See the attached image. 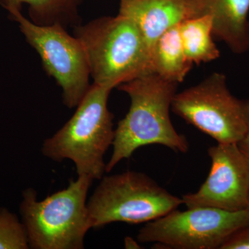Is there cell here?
Wrapping results in <instances>:
<instances>
[{
	"instance_id": "obj_1",
	"label": "cell",
	"mask_w": 249,
	"mask_h": 249,
	"mask_svg": "<svg viewBox=\"0 0 249 249\" xmlns=\"http://www.w3.org/2000/svg\"><path fill=\"white\" fill-rule=\"evenodd\" d=\"M178 85L155 73H147L118 87L128 95L130 107L115 129L112 155L106 164V173L142 146L158 144L175 152H188V140L177 132L170 117Z\"/></svg>"
},
{
	"instance_id": "obj_2",
	"label": "cell",
	"mask_w": 249,
	"mask_h": 249,
	"mask_svg": "<svg viewBox=\"0 0 249 249\" xmlns=\"http://www.w3.org/2000/svg\"><path fill=\"white\" fill-rule=\"evenodd\" d=\"M111 88L90 85L73 115L42 144V152L54 161H73L78 177L101 180L106 173L104 157L112 145L114 116L107 107Z\"/></svg>"
},
{
	"instance_id": "obj_3",
	"label": "cell",
	"mask_w": 249,
	"mask_h": 249,
	"mask_svg": "<svg viewBox=\"0 0 249 249\" xmlns=\"http://www.w3.org/2000/svg\"><path fill=\"white\" fill-rule=\"evenodd\" d=\"M93 84L114 89L150 73V51L128 18L103 16L75 27Z\"/></svg>"
},
{
	"instance_id": "obj_4",
	"label": "cell",
	"mask_w": 249,
	"mask_h": 249,
	"mask_svg": "<svg viewBox=\"0 0 249 249\" xmlns=\"http://www.w3.org/2000/svg\"><path fill=\"white\" fill-rule=\"evenodd\" d=\"M93 180L80 176L70 180L67 188L37 199V193H22L19 213L27 230L29 247L34 249H83L91 229L88 193Z\"/></svg>"
},
{
	"instance_id": "obj_5",
	"label": "cell",
	"mask_w": 249,
	"mask_h": 249,
	"mask_svg": "<svg viewBox=\"0 0 249 249\" xmlns=\"http://www.w3.org/2000/svg\"><path fill=\"white\" fill-rule=\"evenodd\" d=\"M183 204L142 173L106 175L88 201L91 229L113 222L140 224L165 215Z\"/></svg>"
},
{
	"instance_id": "obj_6",
	"label": "cell",
	"mask_w": 249,
	"mask_h": 249,
	"mask_svg": "<svg viewBox=\"0 0 249 249\" xmlns=\"http://www.w3.org/2000/svg\"><path fill=\"white\" fill-rule=\"evenodd\" d=\"M227 80L224 73H212L199 84L177 93L171 108L217 143L237 144L249 128V100L233 96Z\"/></svg>"
},
{
	"instance_id": "obj_7",
	"label": "cell",
	"mask_w": 249,
	"mask_h": 249,
	"mask_svg": "<svg viewBox=\"0 0 249 249\" xmlns=\"http://www.w3.org/2000/svg\"><path fill=\"white\" fill-rule=\"evenodd\" d=\"M249 226V211H229L209 207L174 210L146 223L139 242H155L165 249H217L237 231Z\"/></svg>"
},
{
	"instance_id": "obj_8",
	"label": "cell",
	"mask_w": 249,
	"mask_h": 249,
	"mask_svg": "<svg viewBox=\"0 0 249 249\" xmlns=\"http://www.w3.org/2000/svg\"><path fill=\"white\" fill-rule=\"evenodd\" d=\"M8 11L40 55L46 72L61 88L64 104L70 109L76 107L90 87L89 65L80 41L70 36L62 24L40 25L24 17L19 10Z\"/></svg>"
},
{
	"instance_id": "obj_9",
	"label": "cell",
	"mask_w": 249,
	"mask_h": 249,
	"mask_svg": "<svg viewBox=\"0 0 249 249\" xmlns=\"http://www.w3.org/2000/svg\"><path fill=\"white\" fill-rule=\"evenodd\" d=\"M209 176L196 193L182 196L189 208L209 207L229 211L247 209L249 198V164L236 143L210 147Z\"/></svg>"
},
{
	"instance_id": "obj_10",
	"label": "cell",
	"mask_w": 249,
	"mask_h": 249,
	"mask_svg": "<svg viewBox=\"0 0 249 249\" xmlns=\"http://www.w3.org/2000/svg\"><path fill=\"white\" fill-rule=\"evenodd\" d=\"M188 18L209 15L213 35L232 53L249 51V0H186Z\"/></svg>"
},
{
	"instance_id": "obj_11",
	"label": "cell",
	"mask_w": 249,
	"mask_h": 249,
	"mask_svg": "<svg viewBox=\"0 0 249 249\" xmlns=\"http://www.w3.org/2000/svg\"><path fill=\"white\" fill-rule=\"evenodd\" d=\"M119 14L137 25L149 51L163 33L188 19L186 0H119Z\"/></svg>"
},
{
	"instance_id": "obj_12",
	"label": "cell",
	"mask_w": 249,
	"mask_h": 249,
	"mask_svg": "<svg viewBox=\"0 0 249 249\" xmlns=\"http://www.w3.org/2000/svg\"><path fill=\"white\" fill-rule=\"evenodd\" d=\"M193 64L187 59L179 34V24L163 33L152 46L150 73L168 81L182 83Z\"/></svg>"
},
{
	"instance_id": "obj_13",
	"label": "cell",
	"mask_w": 249,
	"mask_h": 249,
	"mask_svg": "<svg viewBox=\"0 0 249 249\" xmlns=\"http://www.w3.org/2000/svg\"><path fill=\"white\" fill-rule=\"evenodd\" d=\"M179 34L185 55L193 65L212 62L220 55L209 15L184 19L179 24Z\"/></svg>"
},
{
	"instance_id": "obj_14",
	"label": "cell",
	"mask_w": 249,
	"mask_h": 249,
	"mask_svg": "<svg viewBox=\"0 0 249 249\" xmlns=\"http://www.w3.org/2000/svg\"><path fill=\"white\" fill-rule=\"evenodd\" d=\"M85 0H0V4L9 11H21L22 5L29 6L31 20L40 25L60 24L64 27L80 20L79 7Z\"/></svg>"
},
{
	"instance_id": "obj_15",
	"label": "cell",
	"mask_w": 249,
	"mask_h": 249,
	"mask_svg": "<svg viewBox=\"0 0 249 249\" xmlns=\"http://www.w3.org/2000/svg\"><path fill=\"white\" fill-rule=\"evenodd\" d=\"M30 249L25 226L17 214L0 207V249Z\"/></svg>"
},
{
	"instance_id": "obj_16",
	"label": "cell",
	"mask_w": 249,
	"mask_h": 249,
	"mask_svg": "<svg viewBox=\"0 0 249 249\" xmlns=\"http://www.w3.org/2000/svg\"><path fill=\"white\" fill-rule=\"evenodd\" d=\"M220 249H249V226L232 234Z\"/></svg>"
},
{
	"instance_id": "obj_17",
	"label": "cell",
	"mask_w": 249,
	"mask_h": 249,
	"mask_svg": "<svg viewBox=\"0 0 249 249\" xmlns=\"http://www.w3.org/2000/svg\"><path fill=\"white\" fill-rule=\"evenodd\" d=\"M237 145L249 164V128L245 137L237 143Z\"/></svg>"
},
{
	"instance_id": "obj_18",
	"label": "cell",
	"mask_w": 249,
	"mask_h": 249,
	"mask_svg": "<svg viewBox=\"0 0 249 249\" xmlns=\"http://www.w3.org/2000/svg\"><path fill=\"white\" fill-rule=\"evenodd\" d=\"M124 247L126 249H139V244L137 241L129 237H126L124 239Z\"/></svg>"
},
{
	"instance_id": "obj_19",
	"label": "cell",
	"mask_w": 249,
	"mask_h": 249,
	"mask_svg": "<svg viewBox=\"0 0 249 249\" xmlns=\"http://www.w3.org/2000/svg\"><path fill=\"white\" fill-rule=\"evenodd\" d=\"M247 209L249 211V204H248V208H247Z\"/></svg>"
}]
</instances>
